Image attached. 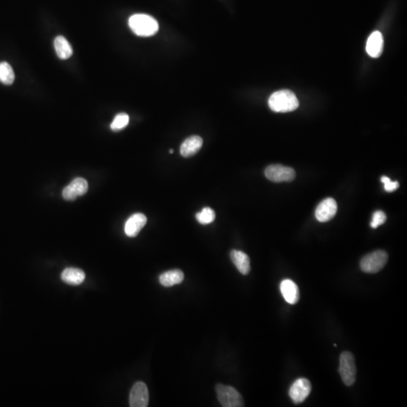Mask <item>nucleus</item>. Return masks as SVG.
I'll return each mask as SVG.
<instances>
[{
    "mask_svg": "<svg viewBox=\"0 0 407 407\" xmlns=\"http://www.w3.org/2000/svg\"><path fill=\"white\" fill-rule=\"evenodd\" d=\"M311 390L312 384L309 380L305 378H300L292 384L289 390V396L294 404H301L310 394Z\"/></svg>",
    "mask_w": 407,
    "mask_h": 407,
    "instance_id": "nucleus-7",
    "label": "nucleus"
},
{
    "mask_svg": "<svg viewBox=\"0 0 407 407\" xmlns=\"http://www.w3.org/2000/svg\"><path fill=\"white\" fill-rule=\"evenodd\" d=\"M15 75L12 67L7 62L0 63V82L11 86L15 81Z\"/></svg>",
    "mask_w": 407,
    "mask_h": 407,
    "instance_id": "nucleus-19",
    "label": "nucleus"
},
{
    "mask_svg": "<svg viewBox=\"0 0 407 407\" xmlns=\"http://www.w3.org/2000/svg\"><path fill=\"white\" fill-rule=\"evenodd\" d=\"M338 371L345 386H352L355 382L357 369L354 357L351 352H344L341 354Z\"/></svg>",
    "mask_w": 407,
    "mask_h": 407,
    "instance_id": "nucleus-4",
    "label": "nucleus"
},
{
    "mask_svg": "<svg viewBox=\"0 0 407 407\" xmlns=\"http://www.w3.org/2000/svg\"><path fill=\"white\" fill-rule=\"evenodd\" d=\"M387 220V216L383 211H377L373 213L372 220L371 221V226L372 228L376 229L378 226L384 224Z\"/></svg>",
    "mask_w": 407,
    "mask_h": 407,
    "instance_id": "nucleus-22",
    "label": "nucleus"
},
{
    "mask_svg": "<svg viewBox=\"0 0 407 407\" xmlns=\"http://www.w3.org/2000/svg\"><path fill=\"white\" fill-rule=\"evenodd\" d=\"M130 28L136 35L147 37L155 35L159 30L157 20L150 15L136 14L128 20Z\"/></svg>",
    "mask_w": 407,
    "mask_h": 407,
    "instance_id": "nucleus-2",
    "label": "nucleus"
},
{
    "mask_svg": "<svg viewBox=\"0 0 407 407\" xmlns=\"http://www.w3.org/2000/svg\"><path fill=\"white\" fill-rule=\"evenodd\" d=\"M216 218V214L213 210L210 208H203L202 211L196 214V219L198 223L203 225L213 223Z\"/></svg>",
    "mask_w": 407,
    "mask_h": 407,
    "instance_id": "nucleus-21",
    "label": "nucleus"
},
{
    "mask_svg": "<svg viewBox=\"0 0 407 407\" xmlns=\"http://www.w3.org/2000/svg\"><path fill=\"white\" fill-rule=\"evenodd\" d=\"M174 153V150H173V149H170V153Z\"/></svg>",
    "mask_w": 407,
    "mask_h": 407,
    "instance_id": "nucleus-24",
    "label": "nucleus"
},
{
    "mask_svg": "<svg viewBox=\"0 0 407 407\" xmlns=\"http://www.w3.org/2000/svg\"><path fill=\"white\" fill-rule=\"evenodd\" d=\"M280 290L286 302L291 305H295L300 300V290L295 282L290 279L282 281L280 285Z\"/></svg>",
    "mask_w": 407,
    "mask_h": 407,
    "instance_id": "nucleus-12",
    "label": "nucleus"
},
{
    "mask_svg": "<svg viewBox=\"0 0 407 407\" xmlns=\"http://www.w3.org/2000/svg\"><path fill=\"white\" fill-rule=\"evenodd\" d=\"M383 37L379 31L372 33L368 38L367 42V54L371 57L377 58L382 54L383 51Z\"/></svg>",
    "mask_w": 407,
    "mask_h": 407,
    "instance_id": "nucleus-13",
    "label": "nucleus"
},
{
    "mask_svg": "<svg viewBox=\"0 0 407 407\" xmlns=\"http://www.w3.org/2000/svg\"><path fill=\"white\" fill-rule=\"evenodd\" d=\"M149 399V390L146 384L142 382H138L134 384L130 393V407H148Z\"/></svg>",
    "mask_w": 407,
    "mask_h": 407,
    "instance_id": "nucleus-8",
    "label": "nucleus"
},
{
    "mask_svg": "<svg viewBox=\"0 0 407 407\" xmlns=\"http://www.w3.org/2000/svg\"><path fill=\"white\" fill-rule=\"evenodd\" d=\"M54 46L56 54L61 60H67L72 56V47L65 37L62 35L56 37L54 41Z\"/></svg>",
    "mask_w": 407,
    "mask_h": 407,
    "instance_id": "nucleus-18",
    "label": "nucleus"
},
{
    "mask_svg": "<svg viewBox=\"0 0 407 407\" xmlns=\"http://www.w3.org/2000/svg\"><path fill=\"white\" fill-rule=\"evenodd\" d=\"M88 190V183L84 178H75L71 184L66 186L62 192V195L67 201H73L79 196L86 194Z\"/></svg>",
    "mask_w": 407,
    "mask_h": 407,
    "instance_id": "nucleus-9",
    "label": "nucleus"
},
{
    "mask_svg": "<svg viewBox=\"0 0 407 407\" xmlns=\"http://www.w3.org/2000/svg\"><path fill=\"white\" fill-rule=\"evenodd\" d=\"M147 219L142 213H138L130 216L124 225V232L128 237H136L139 234L145 225Z\"/></svg>",
    "mask_w": 407,
    "mask_h": 407,
    "instance_id": "nucleus-11",
    "label": "nucleus"
},
{
    "mask_svg": "<svg viewBox=\"0 0 407 407\" xmlns=\"http://www.w3.org/2000/svg\"><path fill=\"white\" fill-rule=\"evenodd\" d=\"M183 279H184V274L183 271L179 269L165 271L159 277L160 283L165 287H170L175 284H179L183 282Z\"/></svg>",
    "mask_w": 407,
    "mask_h": 407,
    "instance_id": "nucleus-17",
    "label": "nucleus"
},
{
    "mask_svg": "<svg viewBox=\"0 0 407 407\" xmlns=\"http://www.w3.org/2000/svg\"><path fill=\"white\" fill-rule=\"evenodd\" d=\"M388 260L389 256L386 251L376 250L362 258L360 263V268L365 273H377L385 267Z\"/></svg>",
    "mask_w": 407,
    "mask_h": 407,
    "instance_id": "nucleus-3",
    "label": "nucleus"
},
{
    "mask_svg": "<svg viewBox=\"0 0 407 407\" xmlns=\"http://www.w3.org/2000/svg\"><path fill=\"white\" fill-rule=\"evenodd\" d=\"M230 257L240 273L244 275L249 274L250 271V261L249 256L246 253L241 250H232L230 253Z\"/></svg>",
    "mask_w": 407,
    "mask_h": 407,
    "instance_id": "nucleus-15",
    "label": "nucleus"
},
{
    "mask_svg": "<svg viewBox=\"0 0 407 407\" xmlns=\"http://www.w3.org/2000/svg\"><path fill=\"white\" fill-rule=\"evenodd\" d=\"M203 140L199 136H192L183 141L180 146V154L183 157L189 158L194 156L201 149Z\"/></svg>",
    "mask_w": 407,
    "mask_h": 407,
    "instance_id": "nucleus-14",
    "label": "nucleus"
},
{
    "mask_svg": "<svg viewBox=\"0 0 407 407\" xmlns=\"http://www.w3.org/2000/svg\"><path fill=\"white\" fill-rule=\"evenodd\" d=\"M382 183H384V188L388 193L395 191L399 188V183L397 181H391L390 178L383 176L381 178Z\"/></svg>",
    "mask_w": 407,
    "mask_h": 407,
    "instance_id": "nucleus-23",
    "label": "nucleus"
},
{
    "mask_svg": "<svg viewBox=\"0 0 407 407\" xmlns=\"http://www.w3.org/2000/svg\"><path fill=\"white\" fill-rule=\"evenodd\" d=\"M336 201L332 198H327L322 201L317 207L315 216L317 220L321 223L328 222L336 214Z\"/></svg>",
    "mask_w": 407,
    "mask_h": 407,
    "instance_id": "nucleus-10",
    "label": "nucleus"
},
{
    "mask_svg": "<svg viewBox=\"0 0 407 407\" xmlns=\"http://www.w3.org/2000/svg\"><path fill=\"white\" fill-rule=\"evenodd\" d=\"M218 401L224 407H242L244 401L239 392L231 386L217 384L216 386Z\"/></svg>",
    "mask_w": 407,
    "mask_h": 407,
    "instance_id": "nucleus-5",
    "label": "nucleus"
},
{
    "mask_svg": "<svg viewBox=\"0 0 407 407\" xmlns=\"http://www.w3.org/2000/svg\"><path fill=\"white\" fill-rule=\"evenodd\" d=\"M297 96L290 90H281L271 94L268 99L270 109L275 112H288L299 107Z\"/></svg>",
    "mask_w": 407,
    "mask_h": 407,
    "instance_id": "nucleus-1",
    "label": "nucleus"
},
{
    "mask_svg": "<svg viewBox=\"0 0 407 407\" xmlns=\"http://www.w3.org/2000/svg\"><path fill=\"white\" fill-rule=\"evenodd\" d=\"M86 274L82 270L75 268H67L61 273V279L67 284L79 285L84 282Z\"/></svg>",
    "mask_w": 407,
    "mask_h": 407,
    "instance_id": "nucleus-16",
    "label": "nucleus"
},
{
    "mask_svg": "<svg viewBox=\"0 0 407 407\" xmlns=\"http://www.w3.org/2000/svg\"><path fill=\"white\" fill-rule=\"evenodd\" d=\"M267 179L274 183L290 182L295 179L296 172L290 167L282 164H271L268 166L265 171Z\"/></svg>",
    "mask_w": 407,
    "mask_h": 407,
    "instance_id": "nucleus-6",
    "label": "nucleus"
},
{
    "mask_svg": "<svg viewBox=\"0 0 407 407\" xmlns=\"http://www.w3.org/2000/svg\"><path fill=\"white\" fill-rule=\"evenodd\" d=\"M129 123V116L128 115L122 112L115 116L114 119L112 121L110 127L112 131H119L123 130V128Z\"/></svg>",
    "mask_w": 407,
    "mask_h": 407,
    "instance_id": "nucleus-20",
    "label": "nucleus"
}]
</instances>
